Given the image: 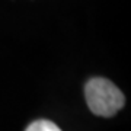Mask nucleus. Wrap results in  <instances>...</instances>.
Returning a JSON list of instances; mask_svg holds the SVG:
<instances>
[{"instance_id": "obj_1", "label": "nucleus", "mask_w": 131, "mask_h": 131, "mask_svg": "<svg viewBox=\"0 0 131 131\" xmlns=\"http://www.w3.org/2000/svg\"><path fill=\"white\" fill-rule=\"evenodd\" d=\"M84 96L89 109L99 117H112L125 103L121 90L103 77L90 79L84 88Z\"/></svg>"}, {"instance_id": "obj_2", "label": "nucleus", "mask_w": 131, "mask_h": 131, "mask_svg": "<svg viewBox=\"0 0 131 131\" xmlns=\"http://www.w3.org/2000/svg\"><path fill=\"white\" fill-rule=\"evenodd\" d=\"M25 131H61L52 121L48 119H37L32 124H29Z\"/></svg>"}]
</instances>
